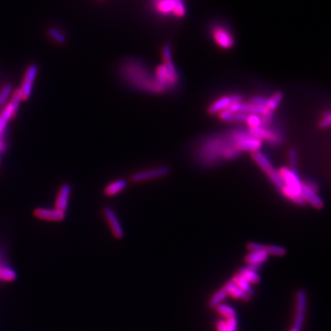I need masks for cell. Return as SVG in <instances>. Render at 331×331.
<instances>
[{
  "mask_svg": "<svg viewBox=\"0 0 331 331\" xmlns=\"http://www.w3.org/2000/svg\"><path fill=\"white\" fill-rule=\"evenodd\" d=\"M240 153L232 132H228L211 135L201 141L195 149L194 156L199 165L212 168L224 161L237 158Z\"/></svg>",
  "mask_w": 331,
  "mask_h": 331,
  "instance_id": "cell-1",
  "label": "cell"
},
{
  "mask_svg": "<svg viewBox=\"0 0 331 331\" xmlns=\"http://www.w3.org/2000/svg\"><path fill=\"white\" fill-rule=\"evenodd\" d=\"M121 76L132 88L151 94H164L167 90L159 85L155 75L152 76L147 66L136 59H129L121 66Z\"/></svg>",
  "mask_w": 331,
  "mask_h": 331,
  "instance_id": "cell-2",
  "label": "cell"
},
{
  "mask_svg": "<svg viewBox=\"0 0 331 331\" xmlns=\"http://www.w3.org/2000/svg\"><path fill=\"white\" fill-rule=\"evenodd\" d=\"M152 9L162 18L183 19L187 15L184 0H151Z\"/></svg>",
  "mask_w": 331,
  "mask_h": 331,
  "instance_id": "cell-3",
  "label": "cell"
},
{
  "mask_svg": "<svg viewBox=\"0 0 331 331\" xmlns=\"http://www.w3.org/2000/svg\"><path fill=\"white\" fill-rule=\"evenodd\" d=\"M21 98L19 93V90H14V93L12 95L10 102L6 105L0 114V155L2 152L5 151L6 142L4 140L6 130L8 127V124L10 123V120L14 117L16 114L18 113L19 105L21 102ZM1 160V157H0Z\"/></svg>",
  "mask_w": 331,
  "mask_h": 331,
  "instance_id": "cell-4",
  "label": "cell"
},
{
  "mask_svg": "<svg viewBox=\"0 0 331 331\" xmlns=\"http://www.w3.org/2000/svg\"><path fill=\"white\" fill-rule=\"evenodd\" d=\"M155 77L157 83L166 90L175 88L179 82V75L172 60L165 61L163 65L157 66Z\"/></svg>",
  "mask_w": 331,
  "mask_h": 331,
  "instance_id": "cell-5",
  "label": "cell"
},
{
  "mask_svg": "<svg viewBox=\"0 0 331 331\" xmlns=\"http://www.w3.org/2000/svg\"><path fill=\"white\" fill-rule=\"evenodd\" d=\"M209 33L213 42L224 50L231 49L235 44L234 34L227 24L213 22L209 28Z\"/></svg>",
  "mask_w": 331,
  "mask_h": 331,
  "instance_id": "cell-6",
  "label": "cell"
},
{
  "mask_svg": "<svg viewBox=\"0 0 331 331\" xmlns=\"http://www.w3.org/2000/svg\"><path fill=\"white\" fill-rule=\"evenodd\" d=\"M253 160L255 161L256 164L260 167L262 171L264 172L269 180L274 184L278 189H281L283 186H284V181L282 180L281 176L279 174V171L275 170L274 167L270 163L269 158L263 155L260 152H253L251 153Z\"/></svg>",
  "mask_w": 331,
  "mask_h": 331,
  "instance_id": "cell-7",
  "label": "cell"
},
{
  "mask_svg": "<svg viewBox=\"0 0 331 331\" xmlns=\"http://www.w3.org/2000/svg\"><path fill=\"white\" fill-rule=\"evenodd\" d=\"M38 66L35 64H32L27 67L25 74H24L23 80H22L21 86L18 90L21 100H27L31 97L32 92H33V86L35 83V79L38 75Z\"/></svg>",
  "mask_w": 331,
  "mask_h": 331,
  "instance_id": "cell-8",
  "label": "cell"
},
{
  "mask_svg": "<svg viewBox=\"0 0 331 331\" xmlns=\"http://www.w3.org/2000/svg\"><path fill=\"white\" fill-rule=\"evenodd\" d=\"M295 316H294V322L293 326L298 330L301 331L303 327L305 317H306V311H307V304H308V295L307 293L300 289L295 293Z\"/></svg>",
  "mask_w": 331,
  "mask_h": 331,
  "instance_id": "cell-9",
  "label": "cell"
},
{
  "mask_svg": "<svg viewBox=\"0 0 331 331\" xmlns=\"http://www.w3.org/2000/svg\"><path fill=\"white\" fill-rule=\"evenodd\" d=\"M249 132L252 136L260 139L261 141H266L271 145H280L284 141V137L281 133L275 132L267 126H259L256 128H250Z\"/></svg>",
  "mask_w": 331,
  "mask_h": 331,
  "instance_id": "cell-10",
  "label": "cell"
},
{
  "mask_svg": "<svg viewBox=\"0 0 331 331\" xmlns=\"http://www.w3.org/2000/svg\"><path fill=\"white\" fill-rule=\"evenodd\" d=\"M170 171H171V169L167 166L156 168L153 170H148V171H139L132 176V180L133 182H143V181H147V180L158 179L161 177L168 175L170 173Z\"/></svg>",
  "mask_w": 331,
  "mask_h": 331,
  "instance_id": "cell-11",
  "label": "cell"
},
{
  "mask_svg": "<svg viewBox=\"0 0 331 331\" xmlns=\"http://www.w3.org/2000/svg\"><path fill=\"white\" fill-rule=\"evenodd\" d=\"M279 174L284 181V185H286L289 188L296 190L298 192H301L302 188V181L299 179L298 174L295 170L289 169L287 167H284L280 169Z\"/></svg>",
  "mask_w": 331,
  "mask_h": 331,
  "instance_id": "cell-12",
  "label": "cell"
},
{
  "mask_svg": "<svg viewBox=\"0 0 331 331\" xmlns=\"http://www.w3.org/2000/svg\"><path fill=\"white\" fill-rule=\"evenodd\" d=\"M103 215H104L109 227H111V230L113 232L114 237L118 239L123 238V235H124L123 227H122L120 220L114 210L109 207H105L103 209Z\"/></svg>",
  "mask_w": 331,
  "mask_h": 331,
  "instance_id": "cell-13",
  "label": "cell"
},
{
  "mask_svg": "<svg viewBox=\"0 0 331 331\" xmlns=\"http://www.w3.org/2000/svg\"><path fill=\"white\" fill-rule=\"evenodd\" d=\"M34 215L36 217L44 220V221H52V222H60L66 217V213L61 212L56 208H43L39 207L34 210Z\"/></svg>",
  "mask_w": 331,
  "mask_h": 331,
  "instance_id": "cell-14",
  "label": "cell"
},
{
  "mask_svg": "<svg viewBox=\"0 0 331 331\" xmlns=\"http://www.w3.org/2000/svg\"><path fill=\"white\" fill-rule=\"evenodd\" d=\"M300 194H301V196L306 204L312 205L314 208L317 209V210H321L324 208V202L319 197L317 191L310 189L309 187L304 183V181H302V188H301Z\"/></svg>",
  "mask_w": 331,
  "mask_h": 331,
  "instance_id": "cell-15",
  "label": "cell"
},
{
  "mask_svg": "<svg viewBox=\"0 0 331 331\" xmlns=\"http://www.w3.org/2000/svg\"><path fill=\"white\" fill-rule=\"evenodd\" d=\"M71 190V186L68 183L62 185L60 189L58 190V192H57L54 208L66 213V210L68 208Z\"/></svg>",
  "mask_w": 331,
  "mask_h": 331,
  "instance_id": "cell-16",
  "label": "cell"
},
{
  "mask_svg": "<svg viewBox=\"0 0 331 331\" xmlns=\"http://www.w3.org/2000/svg\"><path fill=\"white\" fill-rule=\"evenodd\" d=\"M269 255L264 251H255V252H250L245 257V262L250 270L253 271H258L260 266L264 263L266 260H268Z\"/></svg>",
  "mask_w": 331,
  "mask_h": 331,
  "instance_id": "cell-17",
  "label": "cell"
},
{
  "mask_svg": "<svg viewBox=\"0 0 331 331\" xmlns=\"http://www.w3.org/2000/svg\"><path fill=\"white\" fill-rule=\"evenodd\" d=\"M223 288L225 289L227 291V294L231 295L232 297L237 298L244 302H247L251 300V296L245 293L241 288H239L233 280L228 281L227 284L223 286Z\"/></svg>",
  "mask_w": 331,
  "mask_h": 331,
  "instance_id": "cell-18",
  "label": "cell"
},
{
  "mask_svg": "<svg viewBox=\"0 0 331 331\" xmlns=\"http://www.w3.org/2000/svg\"><path fill=\"white\" fill-rule=\"evenodd\" d=\"M219 119L227 123H243L246 122L249 114H241V113H234L230 109H227L218 114Z\"/></svg>",
  "mask_w": 331,
  "mask_h": 331,
  "instance_id": "cell-19",
  "label": "cell"
},
{
  "mask_svg": "<svg viewBox=\"0 0 331 331\" xmlns=\"http://www.w3.org/2000/svg\"><path fill=\"white\" fill-rule=\"evenodd\" d=\"M232 104L231 97L230 96H224L220 99H216L214 102L209 106L208 114H218L223 111L228 109Z\"/></svg>",
  "mask_w": 331,
  "mask_h": 331,
  "instance_id": "cell-20",
  "label": "cell"
},
{
  "mask_svg": "<svg viewBox=\"0 0 331 331\" xmlns=\"http://www.w3.org/2000/svg\"><path fill=\"white\" fill-rule=\"evenodd\" d=\"M127 180H123V179L114 180L105 187L104 194L109 197L115 196L120 192H122L123 189L127 187Z\"/></svg>",
  "mask_w": 331,
  "mask_h": 331,
  "instance_id": "cell-21",
  "label": "cell"
},
{
  "mask_svg": "<svg viewBox=\"0 0 331 331\" xmlns=\"http://www.w3.org/2000/svg\"><path fill=\"white\" fill-rule=\"evenodd\" d=\"M279 190H281V192L284 195V197H286L291 202H293L294 204H297L299 206H305L307 204L305 203V201L302 198L300 192H298L296 190L289 188L286 185L283 186Z\"/></svg>",
  "mask_w": 331,
  "mask_h": 331,
  "instance_id": "cell-22",
  "label": "cell"
},
{
  "mask_svg": "<svg viewBox=\"0 0 331 331\" xmlns=\"http://www.w3.org/2000/svg\"><path fill=\"white\" fill-rule=\"evenodd\" d=\"M228 296L227 291L225 289L222 288L218 290L216 293L213 294L212 297L209 299L208 303H207V307L210 309H215L216 307H218L220 304H222L223 301Z\"/></svg>",
  "mask_w": 331,
  "mask_h": 331,
  "instance_id": "cell-23",
  "label": "cell"
},
{
  "mask_svg": "<svg viewBox=\"0 0 331 331\" xmlns=\"http://www.w3.org/2000/svg\"><path fill=\"white\" fill-rule=\"evenodd\" d=\"M232 280L237 284V286L239 288H241L251 297L254 294V289L252 287V284L250 282H247L244 277H242L241 275L237 273V274L233 277V279Z\"/></svg>",
  "mask_w": 331,
  "mask_h": 331,
  "instance_id": "cell-24",
  "label": "cell"
},
{
  "mask_svg": "<svg viewBox=\"0 0 331 331\" xmlns=\"http://www.w3.org/2000/svg\"><path fill=\"white\" fill-rule=\"evenodd\" d=\"M13 93L14 89L10 84H6L0 89V107H5L10 102Z\"/></svg>",
  "mask_w": 331,
  "mask_h": 331,
  "instance_id": "cell-25",
  "label": "cell"
},
{
  "mask_svg": "<svg viewBox=\"0 0 331 331\" xmlns=\"http://www.w3.org/2000/svg\"><path fill=\"white\" fill-rule=\"evenodd\" d=\"M238 274L241 275L242 277H244L245 279L250 282L251 284H260V276L258 274L256 271L250 270L246 267H242L238 270Z\"/></svg>",
  "mask_w": 331,
  "mask_h": 331,
  "instance_id": "cell-26",
  "label": "cell"
},
{
  "mask_svg": "<svg viewBox=\"0 0 331 331\" xmlns=\"http://www.w3.org/2000/svg\"><path fill=\"white\" fill-rule=\"evenodd\" d=\"M48 36L57 44H65L66 43V36L65 33L56 27H50L47 31Z\"/></svg>",
  "mask_w": 331,
  "mask_h": 331,
  "instance_id": "cell-27",
  "label": "cell"
},
{
  "mask_svg": "<svg viewBox=\"0 0 331 331\" xmlns=\"http://www.w3.org/2000/svg\"><path fill=\"white\" fill-rule=\"evenodd\" d=\"M17 277L16 271L10 267L0 265V280L3 282H12Z\"/></svg>",
  "mask_w": 331,
  "mask_h": 331,
  "instance_id": "cell-28",
  "label": "cell"
},
{
  "mask_svg": "<svg viewBox=\"0 0 331 331\" xmlns=\"http://www.w3.org/2000/svg\"><path fill=\"white\" fill-rule=\"evenodd\" d=\"M215 310L217 311L218 314L222 315L223 317H226L227 319L230 317H236L237 315V312L234 308L225 304H220L218 307H216Z\"/></svg>",
  "mask_w": 331,
  "mask_h": 331,
  "instance_id": "cell-29",
  "label": "cell"
},
{
  "mask_svg": "<svg viewBox=\"0 0 331 331\" xmlns=\"http://www.w3.org/2000/svg\"><path fill=\"white\" fill-rule=\"evenodd\" d=\"M283 98H284L283 92H281V91L275 92L274 94L272 95V97L268 100L267 109H270V112L273 113V111L277 109V107L279 106L280 102L282 101Z\"/></svg>",
  "mask_w": 331,
  "mask_h": 331,
  "instance_id": "cell-30",
  "label": "cell"
},
{
  "mask_svg": "<svg viewBox=\"0 0 331 331\" xmlns=\"http://www.w3.org/2000/svg\"><path fill=\"white\" fill-rule=\"evenodd\" d=\"M264 251L268 255L277 256V257H283L286 254V249L281 246H266L265 245Z\"/></svg>",
  "mask_w": 331,
  "mask_h": 331,
  "instance_id": "cell-31",
  "label": "cell"
},
{
  "mask_svg": "<svg viewBox=\"0 0 331 331\" xmlns=\"http://www.w3.org/2000/svg\"><path fill=\"white\" fill-rule=\"evenodd\" d=\"M246 123L250 128H256L261 126V117L258 114H249Z\"/></svg>",
  "mask_w": 331,
  "mask_h": 331,
  "instance_id": "cell-32",
  "label": "cell"
},
{
  "mask_svg": "<svg viewBox=\"0 0 331 331\" xmlns=\"http://www.w3.org/2000/svg\"><path fill=\"white\" fill-rule=\"evenodd\" d=\"M288 158L290 164L292 166V169H295L297 165V152L294 148H290L288 151Z\"/></svg>",
  "mask_w": 331,
  "mask_h": 331,
  "instance_id": "cell-33",
  "label": "cell"
},
{
  "mask_svg": "<svg viewBox=\"0 0 331 331\" xmlns=\"http://www.w3.org/2000/svg\"><path fill=\"white\" fill-rule=\"evenodd\" d=\"M268 100H269V99L264 98V97L255 96V97H252V98H251L250 102L252 103V104L258 105V106H262V107H266V108H267Z\"/></svg>",
  "mask_w": 331,
  "mask_h": 331,
  "instance_id": "cell-34",
  "label": "cell"
},
{
  "mask_svg": "<svg viewBox=\"0 0 331 331\" xmlns=\"http://www.w3.org/2000/svg\"><path fill=\"white\" fill-rule=\"evenodd\" d=\"M246 249H247V251H250V252L264 251L265 245L257 243V242H249L247 245H246Z\"/></svg>",
  "mask_w": 331,
  "mask_h": 331,
  "instance_id": "cell-35",
  "label": "cell"
},
{
  "mask_svg": "<svg viewBox=\"0 0 331 331\" xmlns=\"http://www.w3.org/2000/svg\"><path fill=\"white\" fill-rule=\"evenodd\" d=\"M331 123V115L329 112H326V114H324L323 118H322L320 123H319V127L321 129H326L330 126Z\"/></svg>",
  "mask_w": 331,
  "mask_h": 331,
  "instance_id": "cell-36",
  "label": "cell"
},
{
  "mask_svg": "<svg viewBox=\"0 0 331 331\" xmlns=\"http://www.w3.org/2000/svg\"><path fill=\"white\" fill-rule=\"evenodd\" d=\"M226 325H227V331H237V317H230V318H227V321H226Z\"/></svg>",
  "mask_w": 331,
  "mask_h": 331,
  "instance_id": "cell-37",
  "label": "cell"
},
{
  "mask_svg": "<svg viewBox=\"0 0 331 331\" xmlns=\"http://www.w3.org/2000/svg\"><path fill=\"white\" fill-rule=\"evenodd\" d=\"M162 57L164 59V62L170 61L172 59V54H171V47L170 44H165L162 49Z\"/></svg>",
  "mask_w": 331,
  "mask_h": 331,
  "instance_id": "cell-38",
  "label": "cell"
},
{
  "mask_svg": "<svg viewBox=\"0 0 331 331\" xmlns=\"http://www.w3.org/2000/svg\"><path fill=\"white\" fill-rule=\"evenodd\" d=\"M216 328L217 331H227V325H226V321L224 320H219L216 325Z\"/></svg>",
  "mask_w": 331,
  "mask_h": 331,
  "instance_id": "cell-39",
  "label": "cell"
},
{
  "mask_svg": "<svg viewBox=\"0 0 331 331\" xmlns=\"http://www.w3.org/2000/svg\"><path fill=\"white\" fill-rule=\"evenodd\" d=\"M291 331H300V330H298V329H296V328H294V327H293V328L291 329Z\"/></svg>",
  "mask_w": 331,
  "mask_h": 331,
  "instance_id": "cell-40",
  "label": "cell"
},
{
  "mask_svg": "<svg viewBox=\"0 0 331 331\" xmlns=\"http://www.w3.org/2000/svg\"><path fill=\"white\" fill-rule=\"evenodd\" d=\"M100 1H104V0H100Z\"/></svg>",
  "mask_w": 331,
  "mask_h": 331,
  "instance_id": "cell-41",
  "label": "cell"
}]
</instances>
